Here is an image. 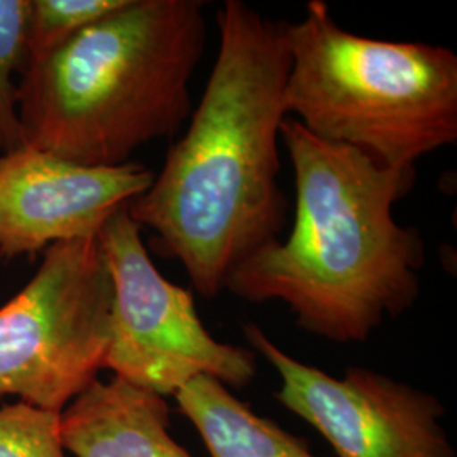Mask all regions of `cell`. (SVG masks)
Returning <instances> with one entry per match:
<instances>
[{
    "label": "cell",
    "instance_id": "1",
    "mask_svg": "<svg viewBox=\"0 0 457 457\" xmlns=\"http://www.w3.org/2000/svg\"><path fill=\"white\" fill-rule=\"evenodd\" d=\"M217 26V58L190 126L151 187L128 205L207 298L226 290L249 254L279 239L288 209L279 188L290 70L285 22L228 0Z\"/></svg>",
    "mask_w": 457,
    "mask_h": 457
},
{
    "label": "cell",
    "instance_id": "2",
    "mask_svg": "<svg viewBox=\"0 0 457 457\" xmlns=\"http://www.w3.org/2000/svg\"><path fill=\"white\" fill-rule=\"evenodd\" d=\"M281 143L294 168V226L285 241L239 262L226 290L251 303L283 302L312 336L364 343L420 295L424 239L393 217L415 168H388L292 117L281 124Z\"/></svg>",
    "mask_w": 457,
    "mask_h": 457
},
{
    "label": "cell",
    "instance_id": "3",
    "mask_svg": "<svg viewBox=\"0 0 457 457\" xmlns=\"http://www.w3.org/2000/svg\"><path fill=\"white\" fill-rule=\"evenodd\" d=\"M200 0H120L17 85L24 145L83 166H120L194 111L207 22Z\"/></svg>",
    "mask_w": 457,
    "mask_h": 457
},
{
    "label": "cell",
    "instance_id": "4",
    "mask_svg": "<svg viewBox=\"0 0 457 457\" xmlns=\"http://www.w3.org/2000/svg\"><path fill=\"white\" fill-rule=\"evenodd\" d=\"M285 109L313 136L398 170L456 145L454 51L349 33L322 0L285 22Z\"/></svg>",
    "mask_w": 457,
    "mask_h": 457
},
{
    "label": "cell",
    "instance_id": "5",
    "mask_svg": "<svg viewBox=\"0 0 457 457\" xmlns=\"http://www.w3.org/2000/svg\"><path fill=\"white\" fill-rule=\"evenodd\" d=\"M41 256L31 281L0 307V398L62 413L104 370L114 288L98 237Z\"/></svg>",
    "mask_w": 457,
    "mask_h": 457
},
{
    "label": "cell",
    "instance_id": "6",
    "mask_svg": "<svg viewBox=\"0 0 457 457\" xmlns=\"http://www.w3.org/2000/svg\"><path fill=\"white\" fill-rule=\"evenodd\" d=\"M97 237L114 288L104 370L164 398L198 376L237 390L253 381L258 354L219 343L205 328L192 294L151 262L128 207L117 211Z\"/></svg>",
    "mask_w": 457,
    "mask_h": 457
},
{
    "label": "cell",
    "instance_id": "7",
    "mask_svg": "<svg viewBox=\"0 0 457 457\" xmlns=\"http://www.w3.org/2000/svg\"><path fill=\"white\" fill-rule=\"evenodd\" d=\"M243 330L281 379L278 402L313 425L337 456L457 457L437 396L366 368L334 378L287 354L262 327L249 322Z\"/></svg>",
    "mask_w": 457,
    "mask_h": 457
},
{
    "label": "cell",
    "instance_id": "8",
    "mask_svg": "<svg viewBox=\"0 0 457 457\" xmlns=\"http://www.w3.org/2000/svg\"><path fill=\"white\" fill-rule=\"evenodd\" d=\"M145 164L83 166L29 145L0 153V260L97 237L117 211L151 187Z\"/></svg>",
    "mask_w": 457,
    "mask_h": 457
},
{
    "label": "cell",
    "instance_id": "9",
    "mask_svg": "<svg viewBox=\"0 0 457 457\" xmlns=\"http://www.w3.org/2000/svg\"><path fill=\"white\" fill-rule=\"evenodd\" d=\"M75 457H194L170 434V405L158 393L112 376L96 379L60 415Z\"/></svg>",
    "mask_w": 457,
    "mask_h": 457
},
{
    "label": "cell",
    "instance_id": "10",
    "mask_svg": "<svg viewBox=\"0 0 457 457\" xmlns=\"http://www.w3.org/2000/svg\"><path fill=\"white\" fill-rule=\"evenodd\" d=\"M173 396L211 457H315L305 441L254 413L211 376L194 378Z\"/></svg>",
    "mask_w": 457,
    "mask_h": 457
},
{
    "label": "cell",
    "instance_id": "11",
    "mask_svg": "<svg viewBox=\"0 0 457 457\" xmlns=\"http://www.w3.org/2000/svg\"><path fill=\"white\" fill-rule=\"evenodd\" d=\"M120 0H29L26 24V66L62 48L75 34L96 22Z\"/></svg>",
    "mask_w": 457,
    "mask_h": 457
},
{
    "label": "cell",
    "instance_id": "12",
    "mask_svg": "<svg viewBox=\"0 0 457 457\" xmlns=\"http://www.w3.org/2000/svg\"><path fill=\"white\" fill-rule=\"evenodd\" d=\"M29 0H0V153L24 145L14 73L26 68Z\"/></svg>",
    "mask_w": 457,
    "mask_h": 457
},
{
    "label": "cell",
    "instance_id": "13",
    "mask_svg": "<svg viewBox=\"0 0 457 457\" xmlns=\"http://www.w3.org/2000/svg\"><path fill=\"white\" fill-rule=\"evenodd\" d=\"M60 415L26 403L0 409V457H65Z\"/></svg>",
    "mask_w": 457,
    "mask_h": 457
}]
</instances>
